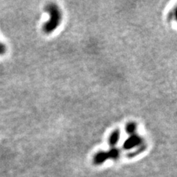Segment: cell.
I'll return each mask as SVG.
<instances>
[{
    "label": "cell",
    "instance_id": "cell-1",
    "mask_svg": "<svg viewBox=\"0 0 177 177\" xmlns=\"http://www.w3.org/2000/svg\"><path fill=\"white\" fill-rule=\"evenodd\" d=\"M50 11L51 13V17L52 20L50 22V24L48 25L45 27V31H46L47 33H50L53 31V29H54L56 26L58 24V21H59L60 19H61V15H60V13L58 12V10L57 7L56 5H49Z\"/></svg>",
    "mask_w": 177,
    "mask_h": 177
},
{
    "label": "cell",
    "instance_id": "cell-2",
    "mask_svg": "<svg viewBox=\"0 0 177 177\" xmlns=\"http://www.w3.org/2000/svg\"><path fill=\"white\" fill-rule=\"evenodd\" d=\"M111 136L112 137L111 138V143L114 144V143H116L117 139H119V131H115Z\"/></svg>",
    "mask_w": 177,
    "mask_h": 177
},
{
    "label": "cell",
    "instance_id": "cell-3",
    "mask_svg": "<svg viewBox=\"0 0 177 177\" xmlns=\"http://www.w3.org/2000/svg\"><path fill=\"white\" fill-rule=\"evenodd\" d=\"M7 50V48L5 47V45L4 44H2V42H0V56H2L5 53V52Z\"/></svg>",
    "mask_w": 177,
    "mask_h": 177
}]
</instances>
